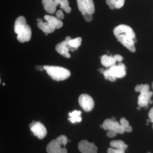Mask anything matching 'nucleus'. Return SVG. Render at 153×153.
I'll list each match as a JSON object with an SVG mask.
<instances>
[{"instance_id": "2eb2a0df", "label": "nucleus", "mask_w": 153, "mask_h": 153, "mask_svg": "<svg viewBox=\"0 0 153 153\" xmlns=\"http://www.w3.org/2000/svg\"><path fill=\"white\" fill-rule=\"evenodd\" d=\"M37 27L45 33H52L55 31V28L50 23L46 21L37 22Z\"/></svg>"}, {"instance_id": "1a4fd4ad", "label": "nucleus", "mask_w": 153, "mask_h": 153, "mask_svg": "<svg viewBox=\"0 0 153 153\" xmlns=\"http://www.w3.org/2000/svg\"><path fill=\"white\" fill-rule=\"evenodd\" d=\"M79 150L82 153H97L98 148L94 143L83 140L79 143Z\"/></svg>"}, {"instance_id": "b1692460", "label": "nucleus", "mask_w": 153, "mask_h": 153, "mask_svg": "<svg viewBox=\"0 0 153 153\" xmlns=\"http://www.w3.org/2000/svg\"><path fill=\"white\" fill-rule=\"evenodd\" d=\"M120 125L124 128H126L127 127L129 126V122L128 120H127L125 118H122L120 119Z\"/></svg>"}, {"instance_id": "dca6fc26", "label": "nucleus", "mask_w": 153, "mask_h": 153, "mask_svg": "<svg viewBox=\"0 0 153 153\" xmlns=\"http://www.w3.org/2000/svg\"><path fill=\"white\" fill-rule=\"evenodd\" d=\"M116 61L113 56L104 55L101 58V63L105 67H111L115 64Z\"/></svg>"}, {"instance_id": "0eeeda50", "label": "nucleus", "mask_w": 153, "mask_h": 153, "mask_svg": "<svg viewBox=\"0 0 153 153\" xmlns=\"http://www.w3.org/2000/svg\"><path fill=\"white\" fill-rule=\"evenodd\" d=\"M103 128L106 130H113L120 134H122L125 132V128L118 122L117 121L113 122L109 119H107L104 121Z\"/></svg>"}, {"instance_id": "f03ea898", "label": "nucleus", "mask_w": 153, "mask_h": 153, "mask_svg": "<svg viewBox=\"0 0 153 153\" xmlns=\"http://www.w3.org/2000/svg\"><path fill=\"white\" fill-rule=\"evenodd\" d=\"M51 78L56 81L64 80L70 76V71L61 66L44 65L43 67Z\"/></svg>"}, {"instance_id": "f704fd0d", "label": "nucleus", "mask_w": 153, "mask_h": 153, "mask_svg": "<svg viewBox=\"0 0 153 153\" xmlns=\"http://www.w3.org/2000/svg\"><path fill=\"white\" fill-rule=\"evenodd\" d=\"M118 66H120V67H123V68H125V65L122 62H120L118 63Z\"/></svg>"}, {"instance_id": "72a5a7b5", "label": "nucleus", "mask_w": 153, "mask_h": 153, "mask_svg": "<svg viewBox=\"0 0 153 153\" xmlns=\"http://www.w3.org/2000/svg\"><path fill=\"white\" fill-rule=\"evenodd\" d=\"M109 8L111 9H114V8H115V5L113 4H111L109 5Z\"/></svg>"}, {"instance_id": "3c124183", "label": "nucleus", "mask_w": 153, "mask_h": 153, "mask_svg": "<svg viewBox=\"0 0 153 153\" xmlns=\"http://www.w3.org/2000/svg\"><path fill=\"white\" fill-rule=\"evenodd\" d=\"M152 127H153V126H152Z\"/></svg>"}, {"instance_id": "cd10ccee", "label": "nucleus", "mask_w": 153, "mask_h": 153, "mask_svg": "<svg viewBox=\"0 0 153 153\" xmlns=\"http://www.w3.org/2000/svg\"><path fill=\"white\" fill-rule=\"evenodd\" d=\"M56 15L57 17L60 20H62L63 19L64 14H63V12L61 10H59L56 12Z\"/></svg>"}, {"instance_id": "2f4dec72", "label": "nucleus", "mask_w": 153, "mask_h": 153, "mask_svg": "<svg viewBox=\"0 0 153 153\" xmlns=\"http://www.w3.org/2000/svg\"><path fill=\"white\" fill-rule=\"evenodd\" d=\"M63 10H64L66 13H70L71 11V8L69 6H68V7H66L65 8L63 9Z\"/></svg>"}, {"instance_id": "9d476101", "label": "nucleus", "mask_w": 153, "mask_h": 153, "mask_svg": "<svg viewBox=\"0 0 153 153\" xmlns=\"http://www.w3.org/2000/svg\"><path fill=\"white\" fill-rule=\"evenodd\" d=\"M117 38L118 41L120 42L123 46L126 47L129 51L132 52H135L136 50L134 46L135 43L134 42L133 38L123 34L119 35L117 37Z\"/></svg>"}, {"instance_id": "e433bc0d", "label": "nucleus", "mask_w": 153, "mask_h": 153, "mask_svg": "<svg viewBox=\"0 0 153 153\" xmlns=\"http://www.w3.org/2000/svg\"><path fill=\"white\" fill-rule=\"evenodd\" d=\"M71 37H70L67 36L65 37V41H68V42H69V41L70 40H71Z\"/></svg>"}, {"instance_id": "f257e3e1", "label": "nucleus", "mask_w": 153, "mask_h": 153, "mask_svg": "<svg viewBox=\"0 0 153 153\" xmlns=\"http://www.w3.org/2000/svg\"><path fill=\"white\" fill-rule=\"evenodd\" d=\"M14 30L17 35V39L21 43L30 41L31 31L30 26L27 25L26 18L22 16L17 18L14 26Z\"/></svg>"}, {"instance_id": "c03bdc74", "label": "nucleus", "mask_w": 153, "mask_h": 153, "mask_svg": "<svg viewBox=\"0 0 153 153\" xmlns=\"http://www.w3.org/2000/svg\"><path fill=\"white\" fill-rule=\"evenodd\" d=\"M150 121H151V119H148L147 120V122H149Z\"/></svg>"}, {"instance_id": "de8ad7c7", "label": "nucleus", "mask_w": 153, "mask_h": 153, "mask_svg": "<svg viewBox=\"0 0 153 153\" xmlns=\"http://www.w3.org/2000/svg\"><path fill=\"white\" fill-rule=\"evenodd\" d=\"M48 33H46V34H45V35H48Z\"/></svg>"}, {"instance_id": "4c0bfd02", "label": "nucleus", "mask_w": 153, "mask_h": 153, "mask_svg": "<svg viewBox=\"0 0 153 153\" xmlns=\"http://www.w3.org/2000/svg\"><path fill=\"white\" fill-rule=\"evenodd\" d=\"M106 3L108 5H109L112 3V0H106Z\"/></svg>"}, {"instance_id": "7ed1b4c3", "label": "nucleus", "mask_w": 153, "mask_h": 153, "mask_svg": "<svg viewBox=\"0 0 153 153\" xmlns=\"http://www.w3.org/2000/svg\"><path fill=\"white\" fill-rule=\"evenodd\" d=\"M68 142L66 136L61 135L49 142L46 147L48 153H67L65 145Z\"/></svg>"}, {"instance_id": "c9c22d12", "label": "nucleus", "mask_w": 153, "mask_h": 153, "mask_svg": "<svg viewBox=\"0 0 153 153\" xmlns=\"http://www.w3.org/2000/svg\"><path fill=\"white\" fill-rule=\"evenodd\" d=\"M36 122V121H35V120H33V121H32V122H31V123L30 124H29V128H31V127L32 126H33V125H34V124H35V123Z\"/></svg>"}, {"instance_id": "473e14b6", "label": "nucleus", "mask_w": 153, "mask_h": 153, "mask_svg": "<svg viewBox=\"0 0 153 153\" xmlns=\"http://www.w3.org/2000/svg\"><path fill=\"white\" fill-rule=\"evenodd\" d=\"M117 78L116 77L112 76H110L108 77V79L110 81H112V82H114L116 80Z\"/></svg>"}, {"instance_id": "49530a36", "label": "nucleus", "mask_w": 153, "mask_h": 153, "mask_svg": "<svg viewBox=\"0 0 153 153\" xmlns=\"http://www.w3.org/2000/svg\"><path fill=\"white\" fill-rule=\"evenodd\" d=\"M152 88L153 90V82H152Z\"/></svg>"}, {"instance_id": "aec40b11", "label": "nucleus", "mask_w": 153, "mask_h": 153, "mask_svg": "<svg viewBox=\"0 0 153 153\" xmlns=\"http://www.w3.org/2000/svg\"><path fill=\"white\" fill-rule=\"evenodd\" d=\"M69 45V43L67 41H63L60 43H58L56 46L55 49L57 51V52L63 55V51L64 49L67 47Z\"/></svg>"}, {"instance_id": "39448f33", "label": "nucleus", "mask_w": 153, "mask_h": 153, "mask_svg": "<svg viewBox=\"0 0 153 153\" xmlns=\"http://www.w3.org/2000/svg\"><path fill=\"white\" fill-rule=\"evenodd\" d=\"M79 10L83 15L86 13H94L95 7L93 0H77Z\"/></svg>"}, {"instance_id": "393cba45", "label": "nucleus", "mask_w": 153, "mask_h": 153, "mask_svg": "<svg viewBox=\"0 0 153 153\" xmlns=\"http://www.w3.org/2000/svg\"><path fill=\"white\" fill-rule=\"evenodd\" d=\"M83 16H84V18L86 21L90 22L92 20V14H91L89 13H86Z\"/></svg>"}, {"instance_id": "ddd939ff", "label": "nucleus", "mask_w": 153, "mask_h": 153, "mask_svg": "<svg viewBox=\"0 0 153 153\" xmlns=\"http://www.w3.org/2000/svg\"><path fill=\"white\" fill-rule=\"evenodd\" d=\"M153 92L149 91L141 93L138 98V104L141 107L146 106L152 96Z\"/></svg>"}, {"instance_id": "09e8293b", "label": "nucleus", "mask_w": 153, "mask_h": 153, "mask_svg": "<svg viewBox=\"0 0 153 153\" xmlns=\"http://www.w3.org/2000/svg\"><path fill=\"white\" fill-rule=\"evenodd\" d=\"M3 86L5 85V84H4V83H3Z\"/></svg>"}, {"instance_id": "ea45409f", "label": "nucleus", "mask_w": 153, "mask_h": 153, "mask_svg": "<svg viewBox=\"0 0 153 153\" xmlns=\"http://www.w3.org/2000/svg\"><path fill=\"white\" fill-rule=\"evenodd\" d=\"M64 57H67V58H69L70 57V55L69 53H68V54H66Z\"/></svg>"}, {"instance_id": "8fccbe9b", "label": "nucleus", "mask_w": 153, "mask_h": 153, "mask_svg": "<svg viewBox=\"0 0 153 153\" xmlns=\"http://www.w3.org/2000/svg\"><path fill=\"white\" fill-rule=\"evenodd\" d=\"M150 153V152H148V153Z\"/></svg>"}, {"instance_id": "20e7f679", "label": "nucleus", "mask_w": 153, "mask_h": 153, "mask_svg": "<svg viewBox=\"0 0 153 153\" xmlns=\"http://www.w3.org/2000/svg\"><path fill=\"white\" fill-rule=\"evenodd\" d=\"M103 74L106 80H108L110 76L116 77L117 78H122L126 75V71L125 68L114 64L110 67L109 69L105 70Z\"/></svg>"}, {"instance_id": "a211bd4d", "label": "nucleus", "mask_w": 153, "mask_h": 153, "mask_svg": "<svg viewBox=\"0 0 153 153\" xmlns=\"http://www.w3.org/2000/svg\"><path fill=\"white\" fill-rule=\"evenodd\" d=\"M110 145L112 147L123 150H125L128 147V145L120 140L112 141L110 142Z\"/></svg>"}, {"instance_id": "a878e982", "label": "nucleus", "mask_w": 153, "mask_h": 153, "mask_svg": "<svg viewBox=\"0 0 153 153\" xmlns=\"http://www.w3.org/2000/svg\"><path fill=\"white\" fill-rule=\"evenodd\" d=\"M125 0H116L115 8L117 9H120L124 5Z\"/></svg>"}, {"instance_id": "79ce46f5", "label": "nucleus", "mask_w": 153, "mask_h": 153, "mask_svg": "<svg viewBox=\"0 0 153 153\" xmlns=\"http://www.w3.org/2000/svg\"><path fill=\"white\" fill-rule=\"evenodd\" d=\"M152 103H153L152 100L151 99L150 100H149V104H152Z\"/></svg>"}, {"instance_id": "6e6552de", "label": "nucleus", "mask_w": 153, "mask_h": 153, "mask_svg": "<svg viewBox=\"0 0 153 153\" xmlns=\"http://www.w3.org/2000/svg\"><path fill=\"white\" fill-rule=\"evenodd\" d=\"M113 32L116 37L119 35L123 34H125L133 39L135 37V33L132 29L129 26L125 24H121L116 27L114 29Z\"/></svg>"}, {"instance_id": "a19ab883", "label": "nucleus", "mask_w": 153, "mask_h": 153, "mask_svg": "<svg viewBox=\"0 0 153 153\" xmlns=\"http://www.w3.org/2000/svg\"><path fill=\"white\" fill-rule=\"evenodd\" d=\"M111 120L112 121L114 122V121H115V120H116V118H114V117H113L111 118Z\"/></svg>"}, {"instance_id": "58836bf2", "label": "nucleus", "mask_w": 153, "mask_h": 153, "mask_svg": "<svg viewBox=\"0 0 153 153\" xmlns=\"http://www.w3.org/2000/svg\"><path fill=\"white\" fill-rule=\"evenodd\" d=\"M99 70L100 71V73L103 74V73H104V71L105 70L104 69H103V68H101V69H100Z\"/></svg>"}, {"instance_id": "7c9ffc66", "label": "nucleus", "mask_w": 153, "mask_h": 153, "mask_svg": "<svg viewBox=\"0 0 153 153\" xmlns=\"http://www.w3.org/2000/svg\"><path fill=\"white\" fill-rule=\"evenodd\" d=\"M125 132H131L132 130V126H128L126 127V128H125Z\"/></svg>"}, {"instance_id": "a18cd8bd", "label": "nucleus", "mask_w": 153, "mask_h": 153, "mask_svg": "<svg viewBox=\"0 0 153 153\" xmlns=\"http://www.w3.org/2000/svg\"><path fill=\"white\" fill-rule=\"evenodd\" d=\"M100 128H103V125H100Z\"/></svg>"}, {"instance_id": "9b49d317", "label": "nucleus", "mask_w": 153, "mask_h": 153, "mask_svg": "<svg viewBox=\"0 0 153 153\" xmlns=\"http://www.w3.org/2000/svg\"><path fill=\"white\" fill-rule=\"evenodd\" d=\"M30 130L39 139H43L47 134L45 126L40 122H36L31 128Z\"/></svg>"}, {"instance_id": "412c9836", "label": "nucleus", "mask_w": 153, "mask_h": 153, "mask_svg": "<svg viewBox=\"0 0 153 153\" xmlns=\"http://www.w3.org/2000/svg\"><path fill=\"white\" fill-rule=\"evenodd\" d=\"M150 86L149 85L146 84L138 85L135 87V91L137 92H140V93L144 92L149 91Z\"/></svg>"}, {"instance_id": "c756f323", "label": "nucleus", "mask_w": 153, "mask_h": 153, "mask_svg": "<svg viewBox=\"0 0 153 153\" xmlns=\"http://www.w3.org/2000/svg\"><path fill=\"white\" fill-rule=\"evenodd\" d=\"M148 117L150 119H153V107L151 108L148 113Z\"/></svg>"}, {"instance_id": "4be33fe9", "label": "nucleus", "mask_w": 153, "mask_h": 153, "mask_svg": "<svg viewBox=\"0 0 153 153\" xmlns=\"http://www.w3.org/2000/svg\"><path fill=\"white\" fill-rule=\"evenodd\" d=\"M107 152L108 153H125V150L118 148L114 149L110 148L108 149Z\"/></svg>"}, {"instance_id": "bb28decb", "label": "nucleus", "mask_w": 153, "mask_h": 153, "mask_svg": "<svg viewBox=\"0 0 153 153\" xmlns=\"http://www.w3.org/2000/svg\"><path fill=\"white\" fill-rule=\"evenodd\" d=\"M117 133L113 130H109L107 133V136L109 138H113L117 135Z\"/></svg>"}, {"instance_id": "5701e85b", "label": "nucleus", "mask_w": 153, "mask_h": 153, "mask_svg": "<svg viewBox=\"0 0 153 153\" xmlns=\"http://www.w3.org/2000/svg\"><path fill=\"white\" fill-rule=\"evenodd\" d=\"M60 7L62 9H64L66 7L69 6V1L68 0H61L60 2Z\"/></svg>"}, {"instance_id": "423d86ee", "label": "nucleus", "mask_w": 153, "mask_h": 153, "mask_svg": "<svg viewBox=\"0 0 153 153\" xmlns=\"http://www.w3.org/2000/svg\"><path fill=\"white\" fill-rule=\"evenodd\" d=\"M79 104L85 112L91 111L94 106V102L92 98L87 94H83L79 97Z\"/></svg>"}, {"instance_id": "4468645a", "label": "nucleus", "mask_w": 153, "mask_h": 153, "mask_svg": "<svg viewBox=\"0 0 153 153\" xmlns=\"http://www.w3.org/2000/svg\"><path fill=\"white\" fill-rule=\"evenodd\" d=\"M44 17L46 21L50 23L51 25H53L55 29H60L63 26V22L55 17L45 15Z\"/></svg>"}, {"instance_id": "6ab92c4d", "label": "nucleus", "mask_w": 153, "mask_h": 153, "mask_svg": "<svg viewBox=\"0 0 153 153\" xmlns=\"http://www.w3.org/2000/svg\"><path fill=\"white\" fill-rule=\"evenodd\" d=\"M82 38L80 37H78L74 39H71L69 41V45L71 47L77 48L81 45L82 42Z\"/></svg>"}, {"instance_id": "c85d7f7f", "label": "nucleus", "mask_w": 153, "mask_h": 153, "mask_svg": "<svg viewBox=\"0 0 153 153\" xmlns=\"http://www.w3.org/2000/svg\"><path fill=\"white\" fill-rule=\"evenodd\" d=\"M114 57L115 59V61H118V62H120L122 61L123 58H122V56L120 55H115L113 56Z\"/></svg>"}, {"instance_id": "f3484780", "label": "nucleus", "mask_w": 153, "mask_h": 153, "mask_svg": "<svg viewBox=\"0 0 153 153\" xmlns=\"http://www.w3.org/2000/svg\"><path fill=\"white\" fill-rule=\"evenodd\" d=\"M81 114V112L80 111L77 110H75L72 112L69 113V117L70 118H69V120L72 123L81 122L82 120V118L80 117Z\"/></svg>"}, {"instance_id": "f8f14e48", "label": "nucleus", "mask_w": 153, "mask_h": 153, "mask_svg": "<svg viewBox=\"0 0 153 153\" xmlns=\"http://www.w3.org/2000/svg\"><path fill=\"white\" fill-rule=\"evenodd\" d=\"M61 0H42L44 9L49 14H54L55 12L57 6L60 4Z\"/></svg>"}, {"instance_id": "37998d69", "label": "nucleus", "mask_w": 153, "mask_h": 153, "mask_svg": "<svg viewBox=\"0 0 153 153\" xmlns=\"http://www.w3.org/2000/svg\"><path fill=\"white\" fill-rule=\"evenodd\" d=\"M140 108L141 106H138V107H137V109H138V110H140Z\"/></svg>"}]
</instances>
